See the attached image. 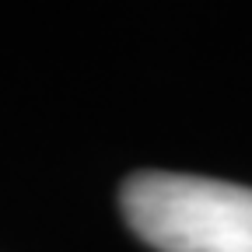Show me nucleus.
I'll use <instances>...</instances> for the list:
<instances>
[{"mask_svg": "<svg viewBox=\"0 0 252 252\" xmlns=\"http://www.w3.org/2000/svg\"><path fill=\"white\" fill-rule=\"evenodd\" d=\"M130 228L158 252H252V189L179 172H140L123 186Z\"/></svg>", "mask_w": 252, "mask_h": 252, "instance_id": "obj_1", "label": "nucleus"}]
</instances>
